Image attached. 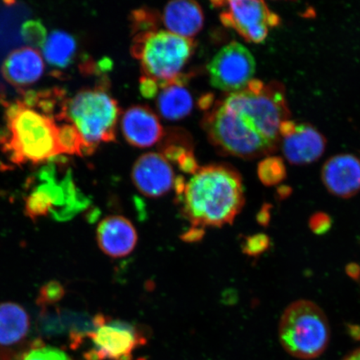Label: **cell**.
I'll list each match as a JSON object with an SVG mask.
<instances>
[{
  "instance_id": "obj_1",
  "label": "cell",
  "mask_w": 360,
  "mask_h": 360,
  "mask_svg": "<svg viewBox=\"0 0 360 360\" xmlns=\"http://www.w3.org/2000/svg\"><path fill=\"white\" fill-rule=\"evenodd\" d=\"M285 89L252 79L240 91L214 103L202 120L210 141L227 155L245 160L272 154L281 142L280 128L289 120Z\"/></svg>"
},
{
  "instance_id": "obj_2",
  "label": "cell",
  "mask_w": 360,
  "mask_h": 360,
  "mask_svg": "<svg viewBox=\"0 0 360 360\" xmlns=\"http://www.w3.org/2000/svg\"><path fill=\"white\" fill-rule=\"evenodd\" d=\"M182 213L193 227L231 224L244 208V186L238 171L225 165L200 168L186 184Z\"/></svg>"
},
{
  "instance_id": "obj_3",
  "label": "cell",
  "mask_w": 360,
  "mask_h": 360,
  "mask_svg": "<svg viewBox=\"0 0 360 360\" xmlns=\"http://www.w3.org/2000/svg\"><path fill=\"white\" fill-rule=\"evenodd\" d=\"M6 132L0 136L3 150L13 163L39 164L60 155L56 121L21 101L7 103Z\"/></svg>"
},
{
  "instance_id": "obj_4",
  "label": "cell",
  "mask_w": 360,
  "mask_h": 360,
  "mask_svg": "<svg viewBox=\"0 0 360 360\" xmlns=\"http://www.w3.org/2000/svg\"><path fill=\"white\" fill-rule=\"evenodd\" d=\"M278 338L283 349L292 357L316 359L330 343V323L318 304L307 300H297L282 314Z\"/></svg>"
},
{
  "instance_id": "obj_5",
  "label": "cell",
  "mask_w": 360,
  "mask_h": 360,
  "mask_svg": "<svg viewBox=\"0 0 360 360\" xmlns=\"http://www.w3.org/2000/svg\"><path fill=\"white\" fill-rule=\"evenodd\" d=\"M120 115L118 103L101 86L81 90L66 102L65 121L79 130L84 155L93 154L102 143L115 141Z\"/></svg>"
},
{
  "instance_id": "obj_6",
  "label": "cell",
  "mask_w": 360,
  "mask_h": 360,
  "mask_svg": "<svg viewBox=\"0 0 360 360\" xmlns=\"http://www.w3.org/2000/svg\"><path fill=\"white\" fill-rule=\"evenodd\" d=\"M193 49V39L156 30L135 35L132 53L141 62L146 77L155 80L161 89L180 78Z\"/></svg>"
},
{
  "instance_id": "obj_7",
  "label": "cell",
  "mask_w": 360,
  "mask_h": 360,
  "mask_svg": "<svg viewBox=\"0 0 360 360\" xmlns=\"http://www.w3.org/2000/svg\"><path fill=\"white\" fill-rule=\"evenodd\" d=\"M212 4L215 7L223 8L219 15L222 24L235 30L248 42H264L269 29L281 24L280 16L270 11L264 1L238 0Z\"/></svg>"
},
{
  "instance_id": "obj_8",
  "label": "cell",
  "mask_w": 360,
  "mask_h": 360,
  "mask_svg": "<svg viewBox=\"0 0 360 360\" xmlns=\"http://www.w3.org/2000/svg\"><path fill=\"white\" fill-rule=\"evenodd\" d=\"M93 342L86 360H132L133 351L147 344V334L141 327L108 319L89 338Z\"/></svg>"
},
{
  "instance_id": "obj_9",
  "label": "cell",
  "mask_w": 360,
  "mask_h": 360,
  "mask_svg": "<svg viewBox=\"0 0 360 360\" xmlns=\"http://www.w3.org/2000/svg\"><path fill=\"white\" fill-rule=\"evenodd\" d=\"M255 60L240 43L225 45L216 53L208 65L211 84L224 92L235 93L244 89L253 79Z\"/></svg>"
},
{
  "instance_id": "obj_10",
  "label": "cell",
  "mask_w": 360,
  "mask_h": 360,
  "mask_svg": "<svg viewBox=\"0 0 360 360\" xmlns=\"http://www.w3.org/2000/svg\"><path fill=\"white\" fill-rule=\"evenodd\" d=\"M134 186L142 195L159 198L174 186V172L169 162L162 154L148 153L139 158L132 169Z\"/></svg>"
},
{
  "instance_id": "obj_11",
  "label": "cell",
  "mask_w": 360,
  "mask_h": 360,
  "mask_svg": "<svg viewBox=\"0 0 360 360\" xmlns=\"http://www.w3.org/2000/svg\"><path fill=\"white\" fill-rule=\"evenodd\" d=\"M321 179L331 195L349 199L360 192V160L356 156H333L323 165Z\"/></svg>"
},
{
  "instance_id": "obj_12",
  "label": "cell",
  "mask_w": 360,
  "mask_h": 360,
  "mask_svg": "<svg viewBox=\"0 0 360 360\" xmlns=\"http://www.w3.org/2000/svg\"><path fill=\"white\" fill-rule=\"evenodd\" d=\"M283 156L291 165H306L322 157L326 148V139L309 124H297L295 131L282 139Z\"/></svg>"
},
{
  "instance_id": "obj_13",
  "label": "cell",
  "mask_w": 360,
  "mask_h": 360,
  "mask_svg": "<svg viewBox=\"0 0 360 360\" xmlns=\"http://www.w3.org/2000/svg\"><path fill=\"white\" fill-rule=\"evenodd\" d=\"M124 136L134 147L148 148L155 145L164 136V129L159 118L150 108L130 107L121 119Z\"/></svg>"
},
{
  "instance_id": "obj_14",
  "label": "cell",
  "mask_w": 360,
  "mask_h": 360,
  "mask_svg": "<svg viewBox=\"0 0 360 360\" xmlns=\"http://www.w3.org/2000/svg\"><path fill=\"white\" fill-rule=\"evenodd\" d=\"M138 241L136 229L128 219L111 215L97 228V242L101 250L112 258H122L134 250Z\"/></svg>"
},
{
  "instance_id": "obj_15",
  "label": "cell",
  "mask_w": 360,
  "mask_h": 360,
  "mask_svg": "<svg viewBox=\"0 0 360 360\" xmlns=\"http://www.w3.org/2000/svg\"><path fill=\"white\" fill-rule=\"evenodd\" d=\"M44 71L41 55L37 49L25 47L15 49L2 65V75L13 86L24 88L37 82Z\"/></svg>"
},
{
  "instance_id": "obj_16",
  "label": "cell",
  "mask_w": 360,
  "mask_h": 360,
  "mask_svg": "<svg viewBox=\"0 0 360 360\" xmlns=\"http://www.w3.org/2000/svg\"><path fill=\"white\" fill-rule=\"evenodd\" d=\"M204 12L199 4L191 0H174L164 8L162 21L169 32L192 39L204 25Z\"/></svg>"
},
{
  "instance_id": "obj_17",
  "label": "cell",
  "mask_w": 360,
  "mask_h": 360,
  "mask_svg": "<svg viewBox=\"0 0 360 360\" xmlns=\"http://www.w3.org/2000/svg\"><path fill=\"white\" fill-rule=\"evenodd\" d=\"M157 109L168 120H179L191 114L193 102L191 94L184 86L181 79L161 88L158 94Z\"/></svg>"
},
{
  "instance_id": "obj_18",
  "label": "cell",
  "mask_w": 360,
  "mask_h": 360,
  "mask_svg": "<svg viewBox=\"0 0 360 360\" xmlns=\"http://www.w3.org/2000/svg\"><path fill=\"white\" fill-rule=\"evenodd\" d=\"M25 309L15 303L0 304V346L11 347L25 339L30 330Z\"/></svg>"
},
{
  "instance_id": "obj_19",
  "label": "cell",
  "mask_w": 360,
  "mask_h": 360,
  "mask_svg": "<svg viewBox=\"0 0 360 360\" xmlns=\"http://www.w3.org/2000/svg\"><path fill=\"white\" fill-rule=\"evenodd\" d=\"M76 52V42L64 31H53L44 44V56L49 65L58 68L69 65Z\"/></svg>"
},
{
  "instance_id": "obj_20",
  "label": "cell",
  "mask_w": 360,
  "mask_h": 360,
  "mask_svg": "<svg viewBox=\"0 0 360 360\" xmlns=\"http://www.w3.org/2000/svg\"><path fill=\"white\" fill-rule=\"evenodd\" d=\"M57 143L61 154L83 155L84 145L82 137L73 124L58 125Z\"/></svg>"
},
{
  "instance_id": "obj_21",
  "label": "cell",
  "mask_w": 360,
  "mask_h": 360,
  "mask_svg": "<svg viewBox=\"0 0 360 360\" xmlns=\"http://www.w3.org/2000/svg\"><path fill=\"white\" fill-rule=\"evenodd\" d=\"M258 177L264 186L271 187L281 184L287 177V169L282 158L268 156L260 161L257 169Z\"/></svg>"
},
{
  "instance_id": "obj_22",
  "label": "cell",
  "mask_w": 360,
  "mask_h": 360,
  "mask_svg": "<svg viewBox=\"0 0 360 360\" xmlns=\"http://www.w3.org/2000/svg\"><path fill=\"white\" fill-rule=\"evenodd\" d=\"M17 360H73L65 351L43 345H34Z\"/></svg>"
},
{
  "instance_id": "obj_23",
  "label": "cell",
  "mask_w": 360,
  "mask_h": 360,
  "mask_svg": "<svg viewBox=\"0 0 360 360\" xmlns=\"http://www.w3.org/2000/svg\"><path fill=\"white\" fill-rule=\"evenodd\" d=\"M271 246V240L263 233L245 238L242 244V251L250 257L257 258L267 252Z\"/></svg>"
},
{
  "instance_id": "obj_24",
  "label": "cell",
  "mask_w": 360,
  "mask_h": 360,
  "mask_svg": "<svg viewBox=\"0 0 360 360\" xmlns=\"http://www.w3.org/2000/svg\"><path fill=\"white\" fill-rule=\"evenodd\" d=\"M21 33L25 41L31 46L41 47L46 41L47 32L41 22L30 20L22 26Z\"/></svg>"
},
{
  "instance_id": "obj_25",
  "label": "cell",
  "mask_w": 360,
  "mask_h": 360,
  "mask_svg": "<svg viewBox=\"0 0 360 360\" xmlns=\"http://www.w3.org/2000/svg\"><path fill=\"white\" fill-rule=\"evenodd\" d=\"M133 27L137 34L156 30V17L154 13L147 10H139L133 15Z\"/></svg>"
},
{
  "instance_id": "obj_26",
  "label": "cell",
  "mask_w": 360,
  "mask_h": 360,
  "mask_svg": "<svg viewBox=\"0 0 360 360\" xmlns=\"http://www.w3.org/2000/svg\"><path fill=\"white\" fill-rule=\"evenodd\" d=\"M64 295V287L58 282L51 281L40 290L38 302L44 306L53 304L58 302Z\"/></svg>"
},
{
  "instance_id": "obj_27",
  "label": "cell",
  "mask_w": 360,
  "mask_h": 360,
  "mask_svg": "<svg viewBox=\"0 0 360 360\" xmlns=\"http://www.w3.org/2000/svg\"><path fill=\"white\" fill-rule=\"evenodd\" d=\"M332 218L325 212H316L310 216L309 227L314 235H326L332 228Z\"/></svg>"
},
{
  "instance_id": "obj_28",
  "label": "cell",
  "mask_w": 360,
  "mask_h": 360,
  "mask_svg": "<svg viewBox=\"0 0 360 360\" xmlns=\"http://www.w3.org/2000/svg\"><path fill=\"white\" fill-rule=\"evenodd\" d=\"M160 89V85L155 80L146 77V76L141 78V92L143 96L148 98L155 97Z\"/></svg>"
},
{
  "instance_id": "obj_29",
  "label": "cell",
  "mask_w": 360,
  "mask_h": 360,
  "mask_svg": "<svg viewBox=\"0 0 360 360\" xmlns=\"http://www.w3.org/2000/svg\"><path fill=\"white\" fill-rule=\"evenodd\" d=\"M272 205L265 202L261 207L257 215H256V220L261 226L268 227L270 221H271V209Z\"/></svg>"
},
{
  "instance_id": "obj_30",
  "label": "cell",
  "mask_w": 360,
  "mask_h": 360,
  "mask_svg": "<svg viewBox=\"0 0 360 360\" xmlns=\"http://www.w3.org/2000/svg\"><path fill=\"white\" fill-rule=\"evenodd\" d=\"M205 229L200 227H192L181 236V240L187 243H195L202 240L205 236Z\"/></svg>"
},
{
  "instance_id": "obj_31",
  "label": "cell",
  "mask_w": 360,
  "mask_h": 360,
  "mask_svg": "<svg viewBox=\"0 0 360 360\" xmlns=\"http://www.w3.org/2000/svg\"><path fill=\"white\" fill-rule=\"evenodd\" d=\"M345 273L355 282L360 283V265L357 263H349L346 265Z\"/></svg>"
},
{
  "instance_id": "obj_32",
  "label": "cell",
  "mask_w": 360,
  "mask_h": 360,
  "mask_svg": "<svg viewBox=\"0 0 360 360\" xmlns=\"http://www.w3.org/2000/svg\"><path fill=\"white\" fill-rule=\"evenodd\" d=\"M292 193V188L288 186H281L277 188L276 198L278 201H283L288 199Z\"/></svg>"
},
{
  "instance_id": "obj_33",
  "label": "cell",
  "mask_w": 360,
  "mask_h": 360,
  "mask_svg": "<svg viewBox=\"0 0 360 360\" xmlns=\"http://www.w3.org/2000/svg\"><path fill=\"white\" fill-rule=\"evenodd\" d=\"M343 360H360V347L347 355Z\"/></svg>"
}]
</instances>
